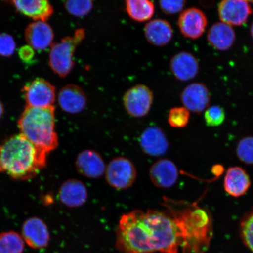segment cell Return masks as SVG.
<instances>
[{"instance_id":"83f0119b","label":"cell","mask_w":253,"mask_h":253,"mask_svg":"<svg viewBox=\"0 0 253 253\" xmlns=\"http://www.w3.org/2000/svg\"><path fill=\"white\" fill-rule=\"evenodd\" d=\"M240 232L243 243L253 253V210L243 217Z\"/></svg>"},{"instance_id":"e0dca14e","label":"cell","mask_w":253,"mask_h":253,"mask_svg":"<svg viewBox=\"0 0 253 253\" xmlns=\"http://www.w3.org/2000/svg\"><path fill=\"white\" fill-rule=\"evenodd\" d=\"M150 178L153 184L161 189L171 188L178 179V170L172 161L161 159L150 168Z\"/></svg>"},{"instance_id":"7c38bea8","label":"cell","mask_w":253,"mask_h":253,"mask_svg":"<svg viewBox=\"0 0 253 253\" xmlns=\"http://www.w3.org/2000/svg\"><path fill=\"white\" fill-rule=\"evenodd\" d=\"M24 36L28 45L37 51H42L53 45L54 32L47 21H36L28 25Z\"/></svg>"},{"instance_id":"cb8c5ba5","label":"cell","mask_w":253,"mask_h":253,"mask_svg":"<svg viewBox=\"0 0 253 253\" xmlns=\"http://www.w3.org/2000/svg\"><path fill=\"white\" fill-rule=\"evenodd\" d=\"M125 5L129 17L135 21L149 20L154 14V3L149 0H126Z\"/></svg>"},{"instance_id":"3957f363","label":"cell","mask_w":253,"mask_h":253,"mask_svg":"<svg viewBox=\"0 0 253 253\" xmlns=\"http://www.w3.org/2000/svg\"><path fill=\"white\" fill-rule=\"evenodd\" d=\"M169 208L181 235L182 253L207 252L213 236L210 212L192 205L179 210Z\"/></svg>"},{"instance_id":"4fadbf2b","label":"cell","mask_w":253,"mask_h":253,"mask_svg":"<svg viewBox=\"0 0 253 253\" xmlns=\"http://www.w3.org/2000/svg\"><path fill=\"white\" fill-rule=\"evenodd\" d=\"M181 100L189 112L201 114L210 105L211 94L204 84H190L182 91Z\"/></svg>"},{"instance_id":"ffe728a7","label":"cell","mask_w":253,"mask_h":253,"mask_svg":"<svg viewBox=\"0 0 253 253\" xmlns=\"http://www.w3.org/2000/svg\"><path fill=\"white\" fill-rule=\"evenodd\" d=\"M11 3L16 10L34 21H47L54 11L53 6L47 0H18Z\"/></svg>"},{"instance_id":"7a4b0ae2","label":"cell","mask_w":253,"mask_h":253,"mask_svg":"<svg viewBox=\"0 0 253 253\" xmlns=\"http://www.w3.org/2000/svg\"><path fill=\"white\" fill-rule=\"evenodd\" d=\"M47 154L20 133L0 145L3 172L15 180L26 181L37 176L46 166Z\"/></svg>"},{"instance_id":"5b68a950","label":"cell","mask_w":253,"mask_h":253,"mask_svg":"<svg viewBox=\"0 0 253 253\" xmlns=\"http://www.w3.org/2000/svg\"><path fill=\"white\" fill-rule=\"evenodd\" d=\"M86 32L79 28L74 35L63 38L59 42L53 43L49 53V67L59 77L65 78L75 66L74 56L77 47L84 39Z\"/></svg>"},{"instance_id":"603a6c76","label":"cell","mask_w":253,"mask_h":253,"mask_svg":"<svg viewBox=\"0 0 253 253\" xmlns=\"http://www.w3.org/2000/svg\"><path fill=\"white\" fill-rule=\"evenodd\" d=\"M209 43L214 49L225 51L235 42L236 34L232 26L222 22L214 24L208 32Z\"/></svg>"},{"instance_id":"e575fe53","label":"cell","mask_w":253,"mask_h":253,"mask_svg":"<svg viewBox=\"0 0 253 253\" xmlns=\"http://www.w3.org/2000/svg\"><path fill=\"white\" fill-rule=\"evenodd\" d=\"M251 36L253 38V22L251 25Z\"/></svg>"},{"instance_id":"d6a6232c","label":"cell","mask_w":253,"mask_h":253,"mask_svg":"<svg viewBox=\"0 0 253 253\" xmlns=\"http://www.w3.org/2000/svg\"><path fill=\"white\" fill-rule=\"evenodd\" d=\"M18 55L22 61L30 63L34 59L35 50L29 45L23 46L18 50Z\"/></svg>"},{"instance_id":"d4e9b609","label":"cell","mask_w":253,"mask_h":253,"mask_svg":"<svg viewBox=\"0 0 253 253\" xmlns=\"http://www.w3.org/2000/svg\"><path fill=\"white\" fill-rule=\"evenodd\" d=\"M25 242L21 235L15 231L0 233V253H23Z\"/></svg>"},{"instance_id":"44dd1931","label":"cell","mask_w":253,"mask_h":253,"mask_svg":"<svg viewBox=\"0 0 253 253\" xmlns=\"http://www.w3.org/2000/svg\"><path fill=\"white\" fill-rule=\"evenodd\" d=\"M251 185L250 177L240 167H230L224 179V188L227 194L233 197H240L248 192Z\"/></svg>"},{"instance_id":"ac0fdd59","label":"cell","mask_w":253,"mask_h":253,"mask_svg":"<svg viewBox=\"0 0 253 253\" xmlns=\"http://www.w3.org/2000/svg\"><path fill=\"white\" fill-rule=\"evenodd\" d=\"M169 69L176 79L186 82L198 75L199 66L198 60L192 53L182 51L176 53L170 59Z\"/></svg>"},{"instance_id":"ba28073f","label":"cell","mask_w":253,"mask_h":253,"mask_svg":"<svg viewBox=\"0 0 253 253\" xmlns=\"http://www.w3.org/2000/svg\"><path fill=\"white\" fill-rule=\"evenodd\" d=\"M154 96L150 88L144 84H137L129 88L123 98L126 112L133 118H142L149 113Z\"/></svg>"},{"instance_id":"6da1fadb","label":"cell","mask_w":253,"mask_h":253,"mask_svg":"<svg viewBox=\"0 0 253 253\" xmlns=\"http://www.w3.org/2000/svg\"><path fill=\"white\" fill-rule=\"evenodd\" d=\"M181 235L171 215L156 210H134L123 214L116 246L123 253H178Z\"/></svg>"},{"instance_id":"5bb4252c","label":"cell","mask_w":253,"mask_h":253,"mask_svg":"<svg viewBox=\"0 0 253 253\" xmlns=\"http://www.w3.org/2000/svg\"><path fill=\"white\" fill-rule=\"evenodd\" d=\"M59 105L65 112L77 114L86 107L87 97L83 88L77 84H67L59 90L57 96Z\"/></svg>"},{"instance_id":"30bf717a","label":"cell","mask_w":253,"mask_h":253,"mask_svg":"<svg viewBox=\"0 0 253 253\" xmlns=\"http://www.w3.org/2000/svg\"><path fill=\"white\" fill-rule=\"evenodd\" d=\"M208 19L204 12L197 8H189L179 15L178 25L180 31L187 39L196 40L204 33Z\"/></svg>"},{"instance_id":"4316f807","label":"cell","mask_w":253,"mask_h":253,"mask_svg":"<svg viewBox=\"0 0 253 253\" xmlns=\"http://www.w3.org/2000/svg\"><path fill=\"white\" fill-rule=\"evenodd\" d=\"M190 119L189 111L185 107H177L169 110L168 122L174 128H183L188 125Z\"/></svg>"},{"instance_id":"8fae6325","label":"cell","mask_w":253,"mask_h":253,"mask_svg":"<svg viewBox=\"0 0 253 253\" xmlns=\"http://www.w3.org/2000/svg\"><path fill=\"white\" fill-rule=\"evenodd\" d=\"M252 12L249 2L243 0H224L218 7L221 21L230 26L244 24Z\"/></svg>"},{"instance_id":"d590c367","label":"cell","mask_w":253,"mask_h":253,"mask_svg":"<svg viewBox=\"0 0 253 253\" xmlns=\"http://www.w3.org/2000/svg\"><path fill=\"white\" fill-rule=\"evenodd\" d=\"M3 172L2 167H1V161H0V172Z\"/></svg>"},{"instance_id":"d6986e66","label":"cell","mask_w":253,"mask_h":253,"mask_svg":"<svg viewBox=\"0 0 253 253\" xmlns=\"http://www.w3.org/2000/svg\"><path fill=\"white\" fill-rule=\"evenodd\" d=\"M58 196L59 200L66 207L78 208L86 203L88 192L83 182L77 179H69L61 185Z\"/></svg>"},{"instance_id":"9a60e30c","label":"cell","mask_w":253,"mask_h":253,"mask_svg":"<svg viewBox=\"0 0 253 253\" xmlns=\"http://www.w3.org/2000/svg\"><path fill=\"white\" fill-rule=\"evenodd\" d=\"M75 168L81 175L90 179L100 178L105 173L106 166L102 157L91 150L82 151L75 161Z\"/></svg>"},{"instance_id":"7402d4cb","label":"cell","mask_w":253,"mask_h":253,"mask_svg":"<svg viewBox=\"0 0 253 253\" xmlns=\"http://www.w3.org/2000/svg\"><path fill=\"white\" fill-rule=\"evenodd\" d=\"M144 35L148 42L156 46H164L170 42L173 30L169 21L161 18L151 20L145 25Z\"/></svg>"},{"instance_id":"4dcf8cb0","label":"cell","mask_w":253,"mask_h":253,"mask_svg":"<svg viewBox=\"0 0 253 253\" xmlns=\"http://www.w3.org/2000/svg\"><path fill=\"white\" fill-rule=\"evenodd\" d=\"M16 42L13 37L8 33H0V56L8 57L14 54Z\"/></svg>"},{"instance_id":"1f68e13d","label":"cell","mask_w":253,"mask_h":253,"mask_svg":"<svg viewBox=\"0 0 253 253\" xmlns=\"http://www.w3.org/2000/svg\"><path fill=\"white\" fill-rule=\"evenodd\" d=\"M186 1L184 0H173L167 1L161 0L159 1L160 7L167 15H173L181 12L184 8Z\"/></svg>"},{"instance_id":"484cf974","label":"cell","mask_w":253,"mask_h":253,"mask_svg":"<svg viewBox=\"0 0 253 253\" xmlns=\"http://www.w3.org/2000/svg\"><path fill=\"white\" fill-rule=\"evenodd\" d=\"M68 13L75 17H83L89 14L93 7L91 0H69L64 2Z\"/></svg>"},{"instance_id":"277c9868","label":"cell","mask_w":253,"mask_h":253,"mask_svg":"<svg viewBox=\"0 0 253 253\" xmlns=\"http://www.w3.org/2000/svg\"><path fill=\"white\" fill-rule=\"evenodd\" d=\"M55 107L36 108L26 106L18 120L20 134L46 153L59 145L55 129Z\"/></svg>"},{"instance_id":"836d02e7","label":"cell","mask_w":253,"mask_h":253,"mask_svg":"<svg viewBox=\"0 0 253 253\" xmlns=\"http://www.w3.org/2000/svg\"><path fill=\"white\" fill-rule=\"evenodd\" d=\"M4 113V107L3 106V104L1 102V101L0 100V119L1 118V117L3 115V114Z\"/></svg>"},{"instance_id":"8992f818","label":"cell","mask_w":253,"mask_h":253,"mask_svg":"<svg viewBox=\"0 0 253 253\" xmlns=\"http://www.w3.org/2000/svg\"><path fill=\"white\" fill-rule=\"evenodd\" d=\"M137 175L134 164L125 157L113 158L106 167V181L111 187L118 190L130 188L137 179Z\"/></svg>"},{"instance_id":"52a82bcc","label":"cell","mask_w":253,"mask_h":253,"mask_svg":"<svg viewBox=\"0 0 253 253\" xmlns=\"http://www.w3.org/2000/svg\"><path fill=\"white\" fill-rule=\"evenodd\" d=\"M23 93L27 106L36 108L53 106L57 98L55 87L42 78L28 82L23 88Z\"/></svg>"},{"instance_id":"f546056e","label":"cell","mask_w":253,"mask_h":253,"mask_svg":"<svg viewBox=\"0 0 253 253\" xmlns=\"http://www.w3.org/2000/svg\"><path fill=\"white\" fill-rule=\"evenodd\" d=\"M225 112L219 106H212L206 110L205 120L206 124L210 126H217L222 124L225 119Z\"/></svg>"},{"instance_id":"f1b7e54d","label":"cell","mask_w":253,"mask_h":253,"mask_svg":"<svg viewBox=\"0 0 253 253\" xmlns=\"http://www.w3.org/2000/svg\"><path fill=\"white\" fill-rule=\"evenodd\" d=\"M237 156L246 164H253V137L248 136L239 142L236 148Z\"/></svg>"},{"instance_id":"9c48e42d","label":"cell","mask_w":253,"mask_h":253,"mask_svg":"<svg viewBox=\"0 0 253 253\" xmlns=\"http://www.w3.org/2000/svg\"><path fill=\"white\" fill-rule=\"evenodd\" d=\"M21 236L25 243L34 249L45 248L50 241L48 227L45 221L37 217L28 218L24 221Z\"/></svg>"},{"instance_id":"2e32d148","label":"cell","mask_w":253,"mask_h":253,"mask_svg":"<svg viewBox=\"0 0 253 253\" xmlns=\"http://www.w3.org/2000/svg\"><path fill=\"white\" fill-rule=\"evenodd\" d=\"M142 151L148 156L160 157L167 153L169 142L162 129L151 126L142 132L140 139Z\"/></svg>"}]
</instances>
